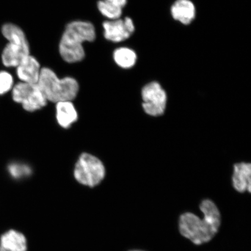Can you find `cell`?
Instances as JSON below:
<instances>
[{"instance_id": "cell-1", "label": "cell", "mask_w": 251, "mask_h": 251, "mask_svg": "<svg viewBox=\"0 0 251 251\" xmlns=\"http://www.w3.org/2000/svg\"><path fill=\"white\" fill-rule=\"evenodd\" d=\"M200 209L203 213L202 219L187 212L182 215L179 220L180 233L196 245L211 241L218 233L221 222V213L211 200H203Z\"/></svg>"}, {"instance_id": "cell-2", "label": "cell", "mask_w": 251, "mask_h": 251, "mask_svg": "<svg viewBox=\"0 0 251 251\" xmlns=\"http://www.w3.org/2000/svg\"><path fill=\"white\" fill-rule=\"evenodd\" d=\"M96 27L87 21L76 20L66 25L58 46L61 57L68 64L83 61L86 52L84 43L93 42L96 39Z\"/></svg>"}, {"instance_id": "cell-3", "label": "cell", "mask_w": 251, "mask_h": 251, "mask_svg": "<svg viewBox=\"0 0 251 251\" xmlns=\"http://www.w3.org/2000/svg\"><path fill=\"white\" fill-rule=\"evenodd\" d=\"M37 84L48 101L54 103L73 101L79 90L78 83L74 77L59 78L54 71L47 67L42 68Z\"/></svg>"}, {"instance_id": "cell-4", "label": "cell", "mask_w": 251, "mask_h": 251, "mask_svg": "<svg viewBox=\"0 0 251 251\" xmlns=\"http://www.w3.org/2000/svg\"><path fill=\"white\" fill-rule=\"evenodd\" d=\"M1 32L8 42L2 52V64L7 68H17L30 54L29 43L26 34L20 26L11 23L3 25Z\"/></svg>"}, {"instance_id": "cell-5", "label": "cell", "mask_w": 251, "mask_h": 251, "mask_svg": "<svg viewBox=\"0 0 251 251\" xmlns=\"http://www.w3.org/2000/svg\"><path fill=\"white\" fill-rule=\"evenodd\" d=\"M105 174V167L101 160L86 152L78 157L74 171L75 179L78 183L91 187L101 183Z\"/></svg>"}, {"instance_id": "cell-6", "label": "cell", "mask_w": 251, "mask_h": 251, "mask_svg": "<svg viewBox=\"0 0 251 251\" xmlns=\"http://www.w3.org/2000/svg\"><path fill=\"white\" fill-rule=\"evenodd\" d=\"M14 101L20 103L27 112L38 111L47 105L48 100L37 84L25 82L14 84L11 90Z\"/></svg>"}, {"instance_id": "cell-7", "label": "cell", "mask_w": 251, "mask_h": 251, "mask_svg": "<svg viewBox=\"0 0 251 251\" xmlns=\"http://www.w3.org/2000/svg\"><path fill=\"white\" fill-rule=\"evenodd\" d=\"M144 112L151 117H159L164 114L168 102V95L158 81H152L144 86L141 92Z\"/></svg>"}, {"instance_id": "cell-8", "label": "cell", "mask_w": 251, "mask_h": 251, "mask_svg": "<svg viewBox=\"0 0 251 251\" xmlns=\"http://www.w3.org/2000/svg\"><path fill=\"white\" fill-rule=\"evenodd\" d=\"M103 35L110 42L118 43L129 39L134 33L136 27L130 17L106 20L102 23Z\"/></svg>"}, {"instance_id": "cell-9", "label": "cell", "mask_w": 251, "mask_h": 251, "mask_svg": "<svg viewBox=\"0 0 251 251\" xmlns=\"http://www.w3.org/2000/svg\"><path fill=\"white\" fill-rule=\"evenodd\" d=\"M16 68L17 76L22 82L36 84L42 68L37 59L30 54Z\"/></svg>"}, {"instance_id": "cell-10", "label": "cell", "mask_w": 251, "mask_h": 251, "mask_svg": "<svg viewBox=\"0 0 251 251\" xmlns=\"http://www.w3.org/2000/svg\"><path fill=\"white\" fill-rule=\"evenodd\" d=\"M171 13L175 21L190 25L196 17V6L191 0H176L172 5Z\"/></svg>"}, {"instance_id": "cell-11", "label": "cell", "mask_w": 251, "mask_h": 251, "mask_svg": "<svg viewBox=\"0 0 251 251\" xmlns=\"http://www.w3.org/2000/svg\"><path fill=\"white\" fill-rule=\"evenodd\" d=\"M233 186L239 193L251 191V164L247 162H239L234 165L232 176Z\"/></svg>"}, {"instance_id": "cell-12", "label": "cell", "mask_w": 251, "mask_h": 251, "mask_svg": "<svg viewBox=\"0 0 251 251\" xmlns=\"http://www.w3.org/2000/svg\"><path fill=\"white\" fill-rule=\"evenodd\" d=\"M56 103V119L62 128H69L78 119L77 111L71 101H60Z\"/></svg>"}, {"instance_id": "cell-13", "label": "cell", "mask_w": 251, "mask_h": 251, "mask_svg": "<svg viewBox=\"0 0 251 251\" xmlns=\"http://www.w3.org/2000/svg\"><path fill=\"white\" fill-rule=\"evenodd\" d=\"M26 237L18 231L10 230L0 238V251H27Z\"/></svg>"}, {"instance_id": "cell-14", "label": "cell", "mask_w": 251, "mask_h": 251, "mask_svg": "<svg viewBox=\"0 0 251 251\" xmlns=\"http://www.w3.org/2000/svg\"><path fill=\"white\" fill-rule=\"evenodd\" d=\"M112 56L115 64L124 70L132 68L137 61L136 51L127 47H120L116 49Z\"/></svg>"}, {"instance_id": "cell-15", "label": "cell", "mask_w": 251, "mask_h": 251, "mask_svg": "<svg viewBox=\"0 0 251 251\" xmlns=\"http://www.w3.org/2000/svg\"><path fill=\"white\" fill-rule=\"evenodd\" d=\"M97 5L100 13L107 20L120 18L123 13L124 7L117 0H99Z\"/></svg>"}, {"instance_id": "cell-16", "label": "cell", "mask_w": 251, "mask_h": 251, "mask_svg": "<svg viewBox=\"0 0 251 251\" xmlns=\"http://www.w3.org/2000/svg\"><path fill=\"white\" fill-rule=\"evenodd\" d=\"M8 171L11 176L15 179H20L29 176L32 173V170L29 165L19 162H14L9 164Z\"/></svg>"}, {"instance_id": "cell-17", "label": "cell", "mask_w": 251, "mask_h": 251, "mask_svg": "<svg viewBox=\"0 0 251 251\" xmlns=\"http://www.w3.org/2000/svg\"><path fill=\"white\" fill-rule=\"evenodd\" d=\"M14 86L13 76L7 71L0 72V96L11 91Z\"/></svg>"}, {"instance_id": "cell-18", "label": "cell", "mask_w": 251, "mask_h": 251, "mask_svg": "<svg viewBox=\"0 0 251 251\" xmlns=\"http://www.w3.org/2000/svg\"></svg>"}]
</instances>
